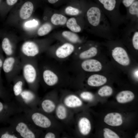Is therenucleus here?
I'll use <instances>...</instances> for the list:
<instances>
[{
	"label": "nucleus",
	"mask_w": 138,
	"mask_h": 138,
	"mask_svg": "<svg viewBox=\"0 0 138 138\" xmlns=\"http://www.w3.org/2000/svg\"><path fill=\"white\" fill-rule=\"evenodd\" d=\"M86 18L91 32L98 36L111 37L116 32L108 19L95 3L86 2Z\"/></svg>",
	"instance_id": "f257e3e1"
},
{
	"label": "nucleus",
	"mask_w": 138,
	"mask_h": 138,
	"mask_svg": "<svg viewBox=\"0 0 138 138\" xmlns=\"http://www.w3.org/2000/svg\"><path fill=\"white\" fill-rule=\"evenodd\" d=\"M94 0L107 17L116 32H118L120 26L127 23L125 16L120 11V0Z\"/></svg>",
	"instance_id": "f03ea898"
},
{
	"label": "nucleus",
	"mask_w": 138,
	"mask_h": 138,
	"mask_svg": "<svg viewBox=\"0 0 138 138\" xmlns=\"http://www.w3.org/2000/svg\"><path fill=\"white\" fill-rule=\"evenodd\" d=\"M20 58L22 63V76L30 89L34 92L40 78L39 70L36 58Z\"/></svg>",
	"instance_id": "7ed1b4c3"
},
{
	"label": "nucleus",
	"mask_w": 138,
	"mask_h": 138,
	"mask_svg": "<svg viewBox=\"0 0 138 138\" xmlns=\"http://www.w3.org/2000/svg\"><path fill=\"white\" fill-rule=\"evenodd\" d=\"M45 42L27 39L22 44L20 49V57L34 58L47 50Z\"/></svg>",
	"instance_id": "20e7f679"
},
{
	"label": "nucleus",
	"mask_w": 138,
	"mask_h": 138,
	"mask_svg": "<svg viewBox=\"0 0 138 138\" xmlns=\"http://www.w3.org/2000/svg\"><path fill=\"white\" fill-rule=\"evenodd\" d=\"M34 8L33 3L28 1L23 3L17 10L11 11L9 18L10 24L20 26L24 21L31 17Z\"/></svg>",
	"instance_id": "39448f33"
},
{
	"label": "nucleus",
	"mask_w": 138,
	"mask_h": 138,
	"mask_svg": "<svg viewBox=\"0 0 138 138\" xmlns=\"http://www.w3.org/2000/svg\"><path fill=\"white\" fill-rule=\"evenodd\" d=\"M22 63L19 56L15 55L6 57L4 61L2 69L9 82H12L21 71Z\"/></svg>",
	"instance_id": "423d86ee"
},
{
	"label": "nucleus",
	"mask_w": 138,
	"mask_h": 138,
	"mask_svg": "<svg viewBox=\"0 0 138 138\" xmlns=\"http://www.w3.org/2000/svg\"><path fill=\"white\" fill-rule=\"evenodd\" d=\"M1 45L2 51L6 57L15 55L16 45L19 40L16 35L12 33L2 34Z\"/></svg>",
	"instance_id": "0eeeda50"
},
{
	"label": "nucleus",
	"mask_w": 138,
	"mask_h": 138,
	"mask_svg": "<svg viewBox=\"0 0 138 138\" xmlns=\"http://www.w3.org/2000/svg\"><path fill=\"white\" fill-rule=\"evenodd\" d=\"M39 70L40 78L41 77L47 85L52 86L59 82L60 76L59 72L48 65H43Z\"/></svg>",
	"instance_id": "6e6552de"
},
{
	"label": "nucleus",
	"mask_w": 138,
	"mask_h": 138,
	"mask_svg": "<svg viewBox=\"0 0 138 138\" xmlns=\"http://www.w3.org/2000/svg\"><path fill=\"white\" fill-rule=\"evenodd\" d=\"M112 54L114 60L120 64L126 66L130 63V60L127 53L122 47L116 46L112 50Z\"/></svg>",
	"instance_id": "1a4fd4ad"
},
{
	"label": "nucleus",
	"mask_w": 138,
	"mask_h": 138,
	"mask_svg": "<svg viewBox=\"0 0 138 138\" xmlns=\"http://www.w3.org/2000/svg\"><path fill=\"white\" fill-rule=\"evenodd\" d=\"M75 50L74 45L69 43H65L58 48L55 51V56L57 58L63 59L67 58L73 53Z\"/></svg>",
	"instance_id": "9d476101"
},
{
	"label": "nucleus",
	"mask_w": 138,
	"mask_h": 138,
	"mask_svg": "<svg viewBox=\"0 0 138 138\" xmlns=\"http://www.w3.org/2000/svg\"><path fill=\"white\" fill-rule=\"evenodd\" d=\"M31 120L36 126L43 128H48L51 126L50 119L43 114L39 112L33 113L31 116Z\"/></svg>",
	"instance_id": "9b49d317"
},
{
	"label": "nucleus",
	"mask_w": 138,
	"mask_h": 138,
	"mask_svg": "<svg viewBox=\"0 0 138 138\" xmlns=\"http://www.w3.org/2000/svg\"><path fill=\"white\" fill-rule=\"evenodd\" d=\"M126 8V14L125 16L127 23L138 24V0Z\"/></svg>",
	"instance_id": "f8f14e48"
},
{
	"label": "nucleus",
	"mask_w": 138,
	"mask_h": 138,
	"mask_svg": "<svg viewBox=\"0 0 138 138\" xmlns=\"http://www.w3.org/2000/svg\"><path fill=\"white\" fill-rule=\"evenodd\" d=\"M38 25L39 22L37 19L30 18L21 24L20 26L26 32L24 38L25 40L32 37V31L37 27Z\"/></svg>",
	"instance_id": "ddd939ff"
},
{
	"label": "nucleus",
	"mask_w": 138,
	"mask_h": 138,
	"mask_svg": "<svg viewBox=\"0 0 138 138\" xmlns=\"http://www.w3.org/2000/svg\"><path fill=\"white\" fill-rule=\"evenodd\" d=\"M81 66L84 70L89 72H98L102 68L100 62L94 59L85 60L82 63Z\"/></svg>",
	"instance_id": "4468645a"
},
{
	"label": "nucleus",
	"mask_w": 138,
	"mask_h": 138,
	"mask_svg": "<svg viewBox=\"0 0 138 138\" xmlns=\"http://www.w3.org/2000/svg\"><path fill=\"white\" fill-rule=\"evenodd\" d=\"M16 132L24 138H34L36 136L34 132L26 123L23 122L17 123L15 126Z\"/></svg>",
	"instance_id": "2eb2a0df"
},
{
	"label": "nucleus",
	"mask_w": 138,
	"mask_h": 138,
	"mask_svg": "<svg viewBox=\"0 0 138 138\" xmlns=\"http://www.w3.org/2000/svg\"><path fill=\"white\" fill-rule=\"evenodd\" d=\"M104 122L107 124L112 126H119L122 124V120L121 115L118 113H111L105 117Z\"/></svg>",
	"instance_id": "dca6fc26"
},
{
	"label": "nucleus",
	"mask_w": 138,
	"mask_h": 138,
	"mask_svg": "<svg viewBox=\"0 0 138 138\" xmlns=\"http://www.w3.org/2000/svg\"><path fill=\"white\" fill-rule=\"evenodd\" d=\"M105 76L98 74H94L90 76L87 80L88 84L91 86L98 87L104 84L107 82Z\"/></svg>",
	"instance_id": "f3484780"
},
{
	"label": "nucleus",
	"mask_w": 138,
	"mask_h": 138,
	"mask_svg": "<svg viewBox=\"0 0 138 138\" xmlns=\"http://www.w3.org/2000/svg\"><path fill=\"white\" fill-rule=\"evenodd\" d=\"M64 102L66 107L71 108L80 107L83 104L81 99L77 96L74 94L70 95L66 97Z\"/></svg>",
	"instance_id": "a211bd4d"
},
{
	"label": "nucleus",
	"mask_w": 138,
	"mask_h": 138,
	"mask_svg": "<svg viewBox=\"0 0 138 138\" xmlns=\"http://www.w3.org/2000/svg\"><path fill=\"white\" fill-rule=\"evenodd\" d=\"M13 82V90L16 96H18L23 90V87L25 81L22 75H18L15 77L12 81Z\"/></svg>",
	"instance_id": "6ab92c4d"
},
{
	"label": "nucleus",
	"mask_w": 138,
	"mask_h": 138,
	"mask_svg": "<svg viewBox=\"0 0 138 138\" xmlns=\"http://www.w3.org/2000/svg\"><path fill=\"white\" fill-rule=\"evenodd\" d=\"M78 126L80 133L83 135H87L90 133L91 125L89 120L87 118L84 117L79 120Z\"/></svg>",
	"instance_id": "aec40b11"
},
{
	"label": "nucleus",
	"mask_w": 138,
	"mask_h": 138,
	"mask_svg": "<svg viewBox=\"0 0 138 138\" xmlns=\"http://www.w3.org/2000/svg\"><path fill=\"white\" fill-rule=\"evenodd\" d=\"M134 98L133 93L129 90H124L119 93L116 97L117 101L121 103H124L132 101Z\"/></svg>",
	"instance_id": "412c9836"
},
{
	"label": "nucleus",
	"mask_w": 138,
	"mask_h": 138,
	"mask_svg": "<svg viewBox=\"0 0 138 138\" xmlns=\"http://www.w3.org/2000/svg\"><path fill=\"white\" fill-rule=\"evenodd\" d=\"M98 49L96 47L93 46L79 53L78 57L81 59H87L95 56L97 54Z\"/></svg>",
	"instance_id": "4be33fe9"
},
{
	"label": "nucleus",
	"mask_w": 138,
	"mask_h": 138,
	"mask_svg": "<svg viewBox=\"0 0 138 138\" xmlns=\"http://www.w3.org/2000/svg\"><path fill=\"white\" fill-rule=\"evenodd\" d=\"M42 110L45 112L49 113L53 112L56 108V105L52 100L46 99L44 100L41 103Z\"/></svg>",
	"instance_id": "5701e85b"
},
{
	"label": "nucleus",
	"mask_w": 138,
	"mask_h": 138,
	"mask_svg": "<svg viewBox=\"0 0 138 138\" xmlns=\"http://www.w3.org/2000/svg\"><path fill=\"white\" fill-rule=\"evenodd\" d=\"M62 34L64 38L72 43H76L80 42L79 36L73 32L65 31L62 32Z\"/></svg>",
	"instance_id": "b1692460"
},
{
	"label": "nucleus",
	"mask_w": 138,
	"mask_h": 138,
	"mask_svg": "<svg viewBox=\"0 0 138 138\" xmlns=\"http://www.w3.org/2000/svg\"><path fill=\"white\" fill-rule=\"evenodd\" d=\"M66 18L64 15L59 14H54L51 18V23L55 25H63L67 22Z\"/></svg>",
	"instance_id": "393cba45"
},
{
	"label": "nucleus",
	"mask_w": 138,
	"mask_h": 138,
	"mask_svg": "<svg viewBox=\"0 0 138 138\" xmlns=\"http://www.w3.org/2000/svg\"><path fill=\"white\" fill-rule=\"evenodd\" d=\"M66 25L67 27L72 32H79L81 31V27L77 24L74 18L69 19L66 22Z\"/></svg>",
	"instance_id": "a878e982"
},
{
	"label": "nucleus",
	"mask_w": 138,
	"mask_h": 138,
	"mask_svg": "<svg viewBox=\"0 0 138 138\" xmlns=\"http://www.w3.org/2000/svg\"><path fill=\"white\" fill-rule=\"evenodd\" d=\"M52 28L50 24L48 22L45 23L38 29L37 32V34L40 36L45 35L51 31Z\"/></svg>",
	"instance_id": "bb28decb"
},
{
	"label": "nucleus",
	"mask_w": 138,
	"mask_h": 138,
	"mask_svg": "<svg viewBox=\"0 0 138 138\" xmlns=\"http://www.w3.org/2000/svg\"><path fill=\"white\" fill-rule=\"evenodd\" d=\"M56 114L57 117L60 120H64L67 117V111L66 108L62 104L59 105L56 108Z\"/></svg>",
	"instance_id": "cd10ccee"
},
{
	"label": "nucleus",
	"mask_w": 138,
	"mask_h": 138,
	"mask_svg": "<svg viewBox=\"0 0 138 138\" xmlns=\"http://www.w3.org/2000/svg\"><path fill=\"white\" fill-rule=\"evenodd\" d=\"M113 93V90L110 86H104L99 90L98 93L101 96H107L111 95Z\"/></svg>",
	"instance_id": "c85d7f7f"
},
{
	"label": "nucleus",
	"mask_w": 138,
	"mask_h": 138,
	"mask_svg": "<svg viewBox=\"0 0 138 138\" xmlns=\"http://www.w3.org/2000/svg\"><path fill=\"white\" fill-rule=\"evenodd\" d=\"M34 92L30 89V90H23L20 95L23 99L27 101H30L34 97Z\"/></svg>",
	"instance_id": "c756f323"
},
{
	"label": "nucleus",
	"mask_w": 138,
	"mask_h": 138,
	"mask_svg": "<svg viewBox=\"0 0 138 138\" xmlns=\"http://www.w3.org/2000/svg\"><path fill=\"white\" fill-rule=\"evenodd\" d=\"M80 11L78 8L71 6H68L66 7L65 9L66 13L71 15H76L79 14Z\"/></svg>",
	"instance_id": "7c9ffc66"
},
{
	"label": "nucleus",
	"mask_w": 138,
	"mask_h": 138,
	"mask_svg": "<svg viewBox=\"0 0 138 138\" xmlns=\"http://www.w3.org/2000/svg\"><path fill=\"white\" fill-rule=\"evenodd\" d=\"M103 136L105 138H119V136L110 129L105 128L103 129Z\"/></svg>",
	"instance_id": "2f4dec72"
},
{
	"label": "nucleus",
	"mask_w": 138,
	"mask_h": 138,
	"mask_svg": "<svg viewBox=\"0 0 138 138\" xmlns=\"http://www.w3.org/2000/svg\"><path fill=\"white\" fill-rule=\"evenodd\" d=\"M80 97L83 99L87 101H91L94 98V95L91 93L84 91L80 94Z\"/></svg>",
	"instance_id": "473e14b6"
},
{
	"label": "nucleus",
	"mask_w": 138,
	"mask_h": 138,
	"mask_svg": "<svg viewBox=\"0 0 138 138\" xmlns=\"http://www.w3.org/2000/svg\"><path fill=\"white\" fill-rule=\"evenodd\" d=\"M136 0H120L121 3L126 8H128L133 4Z\"/></svg>",
	"instance_id": "72a5a7b5"
},
{
	"label": "nucleus",
	"mask_w": 138,
	"mask_h": 138,
	"mask_svg": "<svg viewBox=\"0 0 138 138\" xmlns=\"http://www.w3.org/2000/svg\"><path fill=\"white\" fill-rule=\"evenodd\" d=\"M1 138H17L18 137L14 134L6 132L2 134L1 136Z\"/></svg>",
	"instance_id": "f704fd0d"
},
{
	"label": "nucleus",
	"mask_w": 138,
	"mask_h": 138,
	"mask_svg": "<svg viewBox=\"0 0 138 138\" xmlns=\"http://www.w3.org/2000/svg\"><path fill=\"white\" fill-rule=\"evenodd\" d=\"M3 52L0 45V68L2 69L3 63L5 59Z\"/></svg>",
	"instance_id": "c9c22d12"
},
{
	"label": "nucleus",
	"mask_w": 138,
	"mask_h": 138,
	"mask_svg": "<svg viewBox=\"0 0 138 138\" xmlns=\"http://www.w3.org/2000/svg\"><path fill=\"white\" fill-rule=\"evenodd\" d=\"M18 1V0H6V2L9 7H11L15 4Z\"/></svg>",
	"instance_id": "e433bc0d"
},
{
	"label": "nucleus",
	"mask_w": 138,
	"mask_h": 138,
	"mask_svg": "<svg viewBox=\"0 0 138 138\" xmlns=\"http://www.w3.org/2000/svg\"><path fill=\"white\" fill-rule=\"evenodd\" d=\"M55 134L53 133L52 132L47 133L44 137L45 138H55Z\"/></svg>",
	"instance_id": "4c0bfd02"
},
{
	"label": "nucleus",
	"mask_w": 138,
	"mask_h": 138,
	"mask_svg": "<svg viewBox=\"0 0 138 138\" xmlns=\"http://www.w3.org/2000/svg\"><path fill=\"white\" fill-rule=\"evenodd\" d=\"M48 2L51 4H54L59 2L60 0H47Z\"/></svg>",
	"instance_id": "58836bf2"
},
{
	"label": "nucleus",
	"mask_w": 138,
	"mask_h": 138,
	"mask_svg": "<svg viewBox=\"0 0 138 138\" xmlns=\"http://www.w3.org/2000/svg\"><path fill=\"white\" fill-rule=\"evenodd\" d=\"M4 108V105L3 103L0 102V113L3 110Z\"/></svg>",
	"instance_id": "ea45409f"
},
{
	"label": "nucleus",
	"mask_w": 138,
	"mask_h": 138,
	"mask_svg": "<svg viewBox=\"0 0 138 138\" xmlns=\"http://www.w3.org/2000/svg\"><path fill=\"white\" fill-rule=\"evenodd\" d=\"M1 70L0 68V87L2 88V79L1 76Z\"/></svg>",
	"instance_id": "a19ab883"
},
{
	"label": "nucleus",
	"mask_w": 138,
	"mask_h": 138,
	"mask_svg": "<svg viewBox=\"0 0 138 138\" xmlns=\"http://www.w3.org/2000/svg\"><path fill=\"white\" fill-rule=\"evenodd\" d=\"M1 88L0 87V95L2 93Z\"/></svg>",
	"instance_id": "79ce46f5"
},
{
	"label": "nucleus",
	"mask_w": 138,
	"mask_h": 138,
	"mask_svg": "<svg viewBox=\"0 0 138 138\" xmlns=\"http://www.w3.org/2000/svg\"><path fill=\"white\" fill-rule=\"evenodd\" d=\"M135 137L136 138H138V133H137L135 136Z\"/></svg>",
	"instance_id": "37998d69"
},
{
	"label": "nucleus",
	"mask_w": 138,
	"mask_h": 138,
	"mask_svg": "<svg viewBox=\"0 0 138 138\" xmlns=\"http://www.w3.org/2000/svg\"><path fill=\"white\" fill-rule=\"evenodd\" d=\"M1 34V33H0V36H1L2 35V34Z\"/></svg>",
	"instance_id": "c03bdc74"
},
{
	"label": "nucleus",
	"mask_w": 138,
	"mask_h": 138,
	"mask_svg": "<svg viewBox=\"0 0 138 138\" xmlns=\"http://www.w3.org/2000/svg\"></svg>",
	"instance_id": "a18cd8bd"
}]
</instances>
